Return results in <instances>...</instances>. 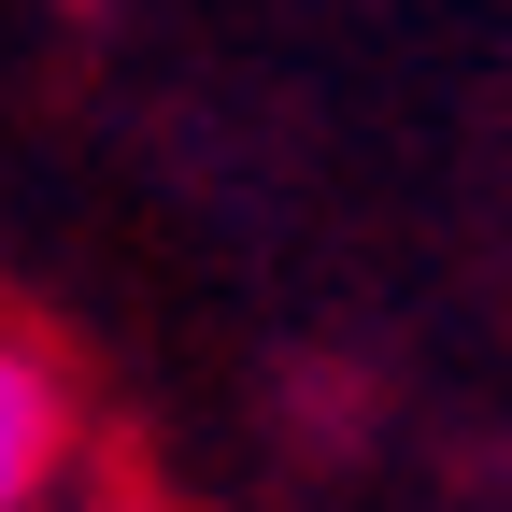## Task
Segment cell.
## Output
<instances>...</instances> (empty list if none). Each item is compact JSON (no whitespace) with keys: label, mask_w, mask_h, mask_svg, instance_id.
I'll return each instance as SVG.
<instances>
[{"label":"cell","mask_w":512,"mask_h":512,"mask_svg":"<svg viewBox=\"0 0 512 512\" xmlns=\"http://www.w3.org/2000/svg\"><path fill=\"white\" fill-rule=\"evenodd\" d=\"M57 441H72V399H57V370L0 342V512H15V498L57 470Z\"/></svg>","instance_id":"1"}]
</instances>
